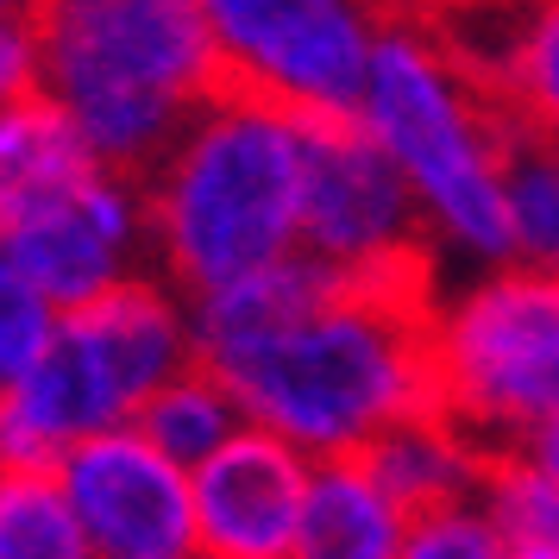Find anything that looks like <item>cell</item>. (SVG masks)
I'll return each instance as SVG.
<instances>
[{
  "label": "cell",
  "mask_w": 559,
  "mask_h": 559,
  "mask_svg": "<svg viewBox=\"0 0 559 559\" xmlns=\"http://www.w3.org/2000/svg\"><path fill=\"white\" fill-rule=\"evenodd\" d=\"M433 283H358L214 365L252 428L308 459H358L383 428L433 408L428 371Z\"/></svg>",
  "instance_id": "1"
},
{
  "label": "cell",
  "mask_w": 559,
  "mask_h": 559,
  "mask_svg": "<svg viewBox=\"0 0 559 559\" xmlns=\"http://www.w3.org/2000/svg\"><path fill=\"white\" fill-rule=\"evenodd\" d=\"M152 271L207 296L302 252V120L221 88L139 177Z\"/></svg>",
  "instance_id": "2"
},
{
  "label": "cell",
  "mask_w": 559,
  "mask_h": 559,
  "mask_svg": "<svg viewBox=\"0 0 559 559\" xmlns=\"http://www.w3.org/2000/svg\"><path fill=\"white\" fill-rule=\"evenodd\" d=\"M51 95L114 177H145L221 95L195 0H32Z\"/></svg>",
  "instance_id": "3"
},
{
  "label": "cell",
  "mask_w": 559,
  "mask_h": 559,
  "mask_svg": "<svg viewBox=\"0 0 559 559\" xmlns=\"http://www.w3.org/2000/svg\"><path fill=\"white\" fill-rule=\"evenodd\" d=\"M353 120L383 145L403 170L408 195L428 221L433 252L509 264L503 221V145L509 114L472 76H459L453 57L408 20L403 7H383V32Z\"/></svg>",
  "instance_id": "4"
},
{
  "label": "cell",
  "mask_w": 559,
  "mask_h": 559,
  "mask_svg": "<svg viewBox=\"0 0 559 559\" xmlns=\"http://www.w3.org/2000/svg\"><path fill=\"white\" fill-rule=\"evenodd\" d=\"M195 358L189 296L157 271H139L88 308H70L38 365L0 390V465L57 472L70 447L127 428Z\"/></svg>",
  "instance_id": "5"
},
{
  "label": "cell",
  "mask_w": 559,
  "mask_h": 559,
  "mask_svg": "<svg viewBox=\"0 0 559 559\" xmlns=\"http://www.w3.org/2000/svg\"><path fill=\"white\" fill-rule=\"evenodd\" d=\"M433 408L484 453L528 447L559 415V271L484 264L428 302Z\"/></svg>",
  "instance_id": "6"
},
{
  "label": "cell",
  "mask_w": 559,
  "mask_h": 559,
  "mask_svg": "<svg viewBox=\"0 0 559 559\" xmlns=\"http://www.w3.org/2000/svg\"><path fill=\"white\" fill-rule=\"evenodd\" d=\"M221 88L296 120H346L383 32L378 0H195Z\"/></svg>",
  "instance_id": "7"
},
{
  "label": "cell",
  "mask_w": 559,
  "mask_h": 559,
  "mask_svg": "<svg viewBox=\"0 0 559 559\" xmlns=\"http://www.w3.org/2000/svg\"><path fill=\"white\" fill-rule=\"evenodd\" d=\"M302 252L358 283H433L428 221L353 114L302 120Z\"/></svg>",
  "instance_id": "8"
},
{
  "label": "cell",
  "mask_w": 559,
  "mask_h": 559,
  "mask_svg": "<svg viewBox=\"0 0 559 559\" xmlns=\"http://www.w3.org/2000/svg\"><path fill=\"white\" fill-rule=\"evenodd\" d=\"M95 559H202L189 472L132 428H107L57 459Z\"/></svg>",
  "instance_id": "9"
},
{
  "label": "cell",
  "mask_w": 559,
  "mask_h": 559,
  "mask_svg": "<svg viewBox=\"0 0 559 559\" xmlns=\"http://www.w3.org/2000/svg\"><path fill=\"white\" fill-rule=\"evenodd\" d=\"M0 252L26 271V283L57 314L88 308L95 296L120 289L139 271H152L145 189L132 177L95 170L63 202H51L45 214H32L26 227L0 233Z\"/></svg>",
  "instance_id": "10"
},
{
  "label": "cell",
  "mask_w": 559,
  "mask_h": 559,
  "mask_svg": "<svg viewBox=\"0 0 559 559\" xmlns=\"http://www.w3.org/2000/svg\"><path fill=\"white\" fill-rule=\"evenodd\" d=\"M308 453L246 421L221 453L189 472L202 559H289L308 503Z\"/></svg>",
  "instance_id": "11"
},
{
  "label": "cell",
  "mask_w": 559,
  "mask_h": 559,
  "mask_svg": "<svg viewBox=\"0 0 559 559\" xmlns=\"http://www.w3.org/2000/svg\"><path fill=\"white\" fill-rule=\"evenodd\" d=\"M102 164L70 127V114L38 88L26 102L0 107V233L26 227L32 214L63 202L70 189L95 177Z\"/></svg>",
  "instance_id": "12"
},
{
  "label": "cell",
  "mask_w": 559,
  "mask_h": 559,
  "mask_svg": "<svg viewBox=\"0 0 559 559\" xmlns=\"http://www.w3.org/2000/svg\"><path fill=\"white\" fill-rule=\"evenodd\" d=\"M403 528L408 509L383 490L365 459H314L289 559H396Z\"/></svg>",
  "instance_id": "13"
},
{
  "label": "cell",
  "mask_w": 559,
  "mask_h": 559,
  "mask_svg": "<svg viewBox=\"0 0 559 559\" xmlns=\"http://www.w3.org/2000/svg\"><path fill=\"white\" fill-rule=\"evenodd\" d=\"M340 283L346 277H340L333 264H321V258H308V252H289V258H277V264L252 271V277L221 283V289H207V296H189L195 353L202 358L239 353V346H252L264 333H277L283 321L308 314L314 302H328Z\"/></svg>",
  "instance_id": "14"
},
{
  "label": "cell",
  "mask_w": 559,
  "mask_h": 559,
  "mask_svg": "<svg viewBox=\"0 0 559 559\" xmlns=\"http://www.w3.org/2000/svg\"><path fill=\"white\" fill-rule=\"evenodd\" d=\"M358 459L415 515V509H440V503H459V497H478V472L490 453L459 421H447L440 408H421V415H408L396 428H383Z\"/></svg>",
  "instance_id": "15"
},
{
  "label": "cell",
  "mask_w": 559,
  "mask_h": 559,
  "mask_svg": "<svg viewBox=\"0 0 559 559\" xmlns=\"http://www.w3.org/2000/svg\"><path fill=\"white\" fill-rule=\"evenodd\" d=\"M534 7L540 0H408L403 13L453 57L459 76H472L497 102L522 45H528Z\"/></svg>",
  "instance_id": "16"
},
{
  "label": "cell",
  "mask_w": 559,
  "mask_h": 559,
  "mask_svg": "<svg viewBox=\"0 0 559 559\" xmlns=\"http://www.w3.org/2000/svg\"><path fill=\"white\" fill-rule=\"evenodd\" d=\"M132 428L145 433L164 459H177L182 472H195L202 459H214L233 433L246 428V408H239V396L227 390V378L195 358L189 371H177L152 403L132 415Z\"/></svg>",
  "instance_id": "17"
},
{
  "label": "cell",
  "mask_w": 559,
  "mask_h": 559,
  "mask_svg": "<svg viewBox=\"0 0 559 559\" xmlns=\"http://www.w3.org/2000/svg\"><path fill=\"white\" fill-rule=\"evenodd\" d=\"M503 221L509 258L534 271H559V145L509 127L503 145Z\"/></svg>",
  "instance_id": "18"
},
{
  "label": "cell",
  "mask_w": 559,
  "mask_h": 559,
  "mask_svg": "<svg viewBox=\"0 0 559 559\" xmlns=\"http://www.w3.org/2000/svg\"><path fill=\"white\" fill-rule=\"evenodd\" d=\"M0 559H95L57 472L0 465Z\"/></svg>",
  "instance_id": "19"
},
{
  "label": "cell",
  "mask_w": 559,
  "mask_h": 559,
  "mask_svg": "<svg viewBox=\"0 0 559 559\" xmlns=\"http://www.w3.org/2000/svg\"><path fill=\"white\" fill-rule=\"evenodd\" d=\"M478 503L509 540V554L522 547H559V478L534 453L509 447L490 453L478 472Z\"/></svg>",
  "instance_id": "20"
},
{
  "label": "cell",
  "mask_w": 559,
  "mask_h": 559,
  "mask_svg": "<svg viewBox=\"0 0 559 559\" xmlns=\"http://www.w3.org/2000/svg\"><path fill=\"white\" fill-rule=\"evenodd\" d=\"M497 107L509 114V127L522 132H540L559 145V0H540L534 7V26H528V45L509 70Z\"/></svg>",
  "instance_id": "21"
},
{
  "label": "cell",
  "mask_w": 559,
  "mask_h": 559,
  "mask_svg": "<svg viewBox=\"0 0 559 559\" xmlns=\"http://www.w3.org/2000/svg\"><path fill=\"white\" fill-rule=\"evenodd\" d=\"M396 559H509V540L484 515L478 497H459L440 509H415Z\"/></svg>",
  "instance_id": "22"
},
{
  "label": "cell",
  "mask_w": 559,
  "mask_h": 559,
  "mask_svg": "<svg viewBox=\"0 0 559 559\" xmlns=\"http://www.w3.org/2000/svg\"><path fill=\"white\" fill-rule=\"evenodd\" d=\"M57 321H63V314L32 289L26 271H20L13 258L0 252V390L20 378V371L38 365V353L51 346Z\"/></svg>",
  "instance_id": "23"
},
{
  "label": "cell",
  "mask_w": 559,
  "mask_h": 559,
  "mask_svg": "<svg viewBox=\"0 0 559 559\" xmlns=\"http://www.w3.org/2000/svg\"><path fill=\"white\" fill-rule=\"evenodd\" d=\"M45 88V51L32 13H0V107Z\"/></svg>",
  "instance_id": "24"
},
{
  "label": "cell",
  "mask_w": 559,
  "mask_h": 559,
  "mask_svg": "<svg viewBox=\"0 0 559 559\" xmlns=\"http://www.w3.org/2000/svg\"><path fill=\"white\" fill-rule=\"evenodd\" d=\"M522 453H534V459H540V465H547V472L559 478V415H554V421H547L540 433H534V440L522 447Z\"/></svg>",
  "instance_id": "25"
},
{
  "label": "cell",
  "mask_w": 559,
  "mask_h": 559,
  "mask_svg": "<svg viewBox=\"0 0 559 559\" xmlns=\"http://www.w3.org/2000/svg\"><path fill=\"white\" fill-rule=\"evenodd\" d=\"M509 559H559V547H522V554H509Z\"/></svg>",
  "instance_id": "26"
},
{
  "label": "cell",
  "mask_w": 559,
  "mask_h": 559,
  "mask_svg": "<svg viewBox=\"0 0 559 559\" xmlns=\"http://www.w3.org/2000/svg\"><path fill=\"white\" fill-rule=\"evenodd\" d=\"M0 13H32V0H0Z\"/></svg>",
  "instance_id": "27"
}]
</instances>
